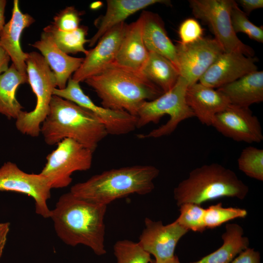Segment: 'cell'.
<instances>
[{"label":"cell","mask_w":263,"mask_h":263,"mask_svg":"<svg viewBox=\"0 0 263 263\" xmlns=\"http://www.w3.org/2000/svg\"><path fill=\"white\" fill-rule=\"evenodd\" d=\"M186 100L194 116L202 124L207 126H211L215 115L230 104L218 90L200 82L188 87Z\"/></svg>","instance_id":"obj_19"},{"label":"cell","mask_w":263,"mask_h":263,"mask_svg":"<svg viewBox=\"0 0 263 263\" xmlns=\"http://www.w3.org/2000/svg\"><path fill=\"white\" fill-rule=\"evenodd\" d=\"M260 258L258 251L248 247L241 252L230 263H260Z\"/></svg>","instance_id":"obj_35"},{"label":"cell","mask_w":263,"mask_h":263,"mask_svg":"<svg viewBox=\"0 0 263 263\" xmlns=\"http://www.w3.org/2000/svg\"><path fill=\"white\" fill-rule=\"evenodd\" d=\"M34 22L33 17L20 11L19 0H14L11 18L0 32V45L8 53L16 68L22 74H27L26 60L28 53L22 50L20 38L23 30Z\"/></svg>","instance_id":"obj_17"},{"label":"cell","mask_w":263,"mask_h":263,"mask_svg":"<svg viewBox=\"0 0 263 263\" xmlns=\"http://www.w3.org/2000/svg\"><path fill=\"white\" fill-rule=\"evenodd\" d=\"M180 215L175 221L188 230L202 232L206 229L204 223L205 209L201 205L187 203L179 206Z\"/></svg>","instance_id":"obj_31"},{"label":"cell","mask_w":263,"mask_h":263,"mask_svg":"<svg viewBox=\"0 0 263 263\" xmlns=\"http://www.w3.org/2000/svg\"><path fill=\"white\" fill-rule=\"evenodd\" d=\"M169 3L165 0H107L106 12L100 20L97 31L89 39V46H94L107 32L136 12L154 4Z\"/></svg>","instance_id":"obj_23"},{"label":"cell","mask_w":263,"mask_h":263,"mask_svg":"<svg viewBox=\"0 0 263 263\" xmlns=\"http://www.w3.org/2000/svg\"><path fill=\"white\" fill-rule=\"evenodd\" d=\"M231 19L233 29L236 34L243 33L253 40L263 42V26H258L252 23L235 1L231 11Z\"/></svg>","instance_id":"obj_32"},{"label":"cell","mask_w":263,"mask_h":263,"mask_svg":"<svg viewBox=\"0 0 263 263\" xmlns=\"http://www.w3.org/2000/svg\"><path fill=\"white\" fill-rule=\"evenodd\" d=\"M128 25L122 22L107 32L93 49L88 51L72 78L78 82L101 72L114 61Z\"/></svg>","instance_id":"obj_15"},{"label":"cell","mask_w":263,"mask_h":263,"mask_svg":"<svg viewBox=\"0 0 263 263\" xmlns=\"http://www.w3.org/2000/svg\"><path fill=\"white\" fill-rule=\"evenodd\" d=\"M239 169L247 176L263 181V150L248 146L241 151L237 160Z\"/></svg>","instance_id":"obj_28"},{"label":"cell","mask_w":263,"mask_h":263,"mask_svg":"<svg viewBox=\"0 0 263 263\" xmlns=\"http://www.w3.org/2000/svg\"><path fill=\"white\" fill-rule=\"evenodd\" d=\"M84 81L101 99L102 107L124 111L136 117L144 102L153 100L163 93L140 72L114 63Z\"/></svg>","instance_id":"obj_2"},{"label":"cell","mask_w":263,"mask_h":263,"mask_svg":"<svg viewBox=\"0 0 263 263\" xmlns=\"http://www.w3.org/2000/svg\"><path fill=\"white\" fill-rule=\"evenodd\" d=\"M41 53L55 74L56 88L64 89L71 75L80 67L84 58L69 56L61 50L50 35L43 32L40 39L31 45Z\"/></svg>","instance_id":"obj_18"},{"label":"cell","mask_w":263,"mask_h":263,"mask_svg":"<svg viewBox=\"0 0 263 263\" xmlns=\"http://www.w3.org/2000/svg\"><path fill=\"white\" fill-rule=\"evenodd\" d=\"M140 17L143 39L148 51L166 57L178 69L176 45L168 36L162 19L158 14L147 11H143Z\"/></svg>","instance_id":"obj_21"},{"label":"cell","mask_w":263,"mask_h":263,"mask_svg":"<svg viewBox=\"0 0 263 263\" xmlns=\"http://www.w3.org/2000/svg\"><path fill=\"white\" fill-rule=\"evenodd\" d=\"M149 52L143 39L140 17L128 27L113 63L120 67L140 72L146 63Z\"/></svg>","instance_id":"obj_20"},{"label":"cell","mask_w":263,"mask_h":263,"mask_svg":"<svg viewBox=\"0 0 263 263\" xmlns=\"http://www.w3.org/2000/svg\"><path fill=\"white\" fill-rule=\"evenodd\" d=\"M249 188L234 171L212 163L192 169L173 190L177 205L187 203L201 205L209 200L227 197L244 199Z\"/></svg>","instance_id":"obj_5"},{"label":"cell","mask_w":263,"mask_h":263,"mask_svg":"<svg viewBox=\"0 0 263 263\" xmlns=\"http://www.w3.org/2000/svg\"><path fill=\"white\" fill-rule=\"evenodd\" d=\"M6 3V0H0V32L5 25L4 12Z\"/></svg>","instance_id":"obj_39"},{"label":"cell","mask_w":263,"mask_h":263,"mask_svg":"<svg viewBox=\"0 0 263 263\" xmlns=\"http://www.w3.org/2000/svg\"><path fill=\"white\" fill-rule=\"evenodd\" d=\"M53 95L72 101L92 113L104 126L108 134H128L136 129L137 117L124 111L114 110L95 104L70 77L64 89L56 88Z\"/></svg>","instance_id":"obj_11"},{"label":"cell","mask_w":263,"mask_h":263,"mask_svg":"<svg viewBox=\"0 0 263 263\" xmlns=\"http://www.w3.org/2000/svg\"><path fill=\"white\" fill-rule=\"evenodd\" d=\"M178 34L180 39L179 42L183 45L188 44L203 37V29L196 19L188 18L180 25Z\"/></svg>","instance_id":"obj_34"},{"label":"cell","mask_w":263,"mask_h":263,"mask_svg":"<svg viewBox=\"0 0 263 263\" xmlns=\"http://www.w3.org/2000/svg\"><path fill=\"white\" fill-rule=\"evenodd\" d=\"M28 83L27 74L19 72L12 64L0 75V113L16 120L23 112V107L16 97V91L21 84Z\"/></svg>","instance_id":"obj_25"},{"label":"cell","mask_w":263,"mask_h":263,"mask_svg":"<svg viewBox=\"0 0 263 263\" xmlns=\"http://www.w3.org/2000/svg\"><path fill=\"white\" fill-rule=\"evenodd\" d=\"M117 263H152L150 255L137 243L120 240L113 246Z\"/></svg>","instance_id":"obj_30"},{"label":"cell","mask_w":263,"mask_h":263,"mask_svg":"<svg viewBox=\"0 0 263 263\" xmlns=\"http://www.w3.org/2000/svg\"><path fill=\"white\" fill-rule=\"evenodd\" d=\"M48 145L69 138L94 152L108 134L102 123L91 112L75 103L53 95L49 113L40 127Z\"/></svg>","instance_id":"obj_3"},{"label":"cell","mask_w":263,"mask_h":263,"mask_svg":"<svg viewBox=\"0 0 263 263\" xmlns=\"http://www.w3.org/2000/svg\"><path fill=\"white\" fill-rule=\"evenodd\" d=\"M230 104L242 107L263 101V72L255 71L217 89Z\"/></svg>","instance_id":"obj_22"},{"label":"cell","mask_w":263,"mask_h":263,"mask_svg":"<svg viewBox=\"0 0 263 263\" xmlns=\"http://www.w3.org/2000/svg\"><path fill=\"white\" fill-rule=\"evenodd\" d=\"M211 126L237 142L259 143L263 140L261 123L249 108L229 104L215 115Z\"/></svg>","instance_id":"obj_13"},{"label":"cell","mask_w":263,"mask_h":263,"mask_svg":"<svg viewBox=\"0 0 263 263\" xmlns=\"http://www.w3.org/2000/svg\"><path fill=\"white\" fill-rule=\"evenodd\" d=\"M159 169L151 165L111 169L73 185L70 192L94 203L106 205L133 194L146 195L154 188Z\"/></svg>","instance_id":"obj_4"},{"label":"cell","mask_w":263,"mask_h":263,"mask_svg":"<svg viewBox=\"0 0 263 263\" xmlns=\"http://www.w3.org/2000/svg\"><path fill=\"white\" fill-rule=\"evenodd\" d=\"M152 263H156L154 261L152 260ZM162 263H181L179 260L177 256L175 255L174 257L171 259L168 260L165 262Z\"/></svg>","instance_id":"obj_40"},{"label":"cell","mask_w":263,"mask_h":263,"mask_svg":"<svg viewBox=\"0 0 263 263\" xmlns=\"http://www.w3.org/2000/svg\"><path fill=\"white\" fill-rule=\"evenodd\" d=\"M247 215L246 209L239 207H224L222 203L211 205L205 209L204 223L206 229H213L229 221L244 218Z\"/></svg>","instance_id":"obj_29"},{"label":"cell","mask_w":263,"mask_h":263,"mask_svg":"<svg viewBox=\"0 0 263 263\" xmlns=\"http://www.w3.org/2000/svg\"><path fill=\"white\" fill-rule=\"evenodd\" d=\"M244 234V229L240 225L227 224L221 236L222 245L214 252L191 263H230L238 254L249 247V239Z\"/></svg>","instance_id":"obj_24"},{"label":"cell","mask_w":263,"mask_h":263,"mask_svg":"<svg viewBox=\"0 0 263 263\" xmlns=\"http://www.w3.org/2000/svg\"><path fill=\"white\" fill-rule=\"evenodd\" d=\"M10 57L6 51L0 45V75L9 68Z\"/></svg>","instance_id":"obj_38"},{"label":"cell","mask_w":263,"mask_h":263,"mask_svg":"<svg viewBox=\"0 0 263 263\" xmlns=\"http://www.w3.org/2000/svg\"><path fill=\"white\" fill-rule=\"evenodd\" d=\"M52 188L41 173H26L12 162L5 163L0 168V191H12L31 197L35 201L36 213L49 218L51 212L47 202L51 197Z\"/></svg>","instance_id":"obj_10"},{"label":"cell","mask_w":263,"mask_h":263,"mask_svg":"<svg viewBox=\"0 0 263 263\" xmlns=\"http://www.w3.org/2000/svg\"><path fill=\"white\" fill-rule=\"evenodd\" d=\"M57 145L47 155L40 173L52 188L67 187L72 181L71 175L74 172L89 170L93 162L94 152L74 140L66 138Z\"/></svg>","instance_id":"obj_9"},{"label":"cell","mask_w":263,"mask_h":263,"mask_svg":"<svg viewBox=\"0 0 263 263\" xmlns=\"http://www.w3.org/2000/svg\"><path fill=\"white\" fill-rule=\"evenodd\" d=\"M188 86L187 81L180 75L172 89L140 105L136 115L137 128L150 122L157 123L166 114L169 115V119L165 124L147 134H138V138H159L170 135L182 121L195 116L186 100Z\"/></svg>","instance_id":"obj_6"},{"label":"cell","mask_w":263,"mask_h":263,"mask_svg":"<svg viewBox=\"0 0 263 263\" xmlns=\"http://www.w3.org/2000/svg\"><path fill=\"white\" fill-rule=\"evenodd\" d=\"M145 224L138 243L155 257L156 263H162L173 258L177 243L188 232L175 221L164 225L161 221H154L146 218Z\"/></svg>","instance_id":"obj_14"},{"label":"cell","mask_w":263,"mask_h":263,"mask_svg":"<svg viewBox=\"0 0 263 263\" xmlns=\"http://www.w3.org/2000/svg\"><path fill=\"white\" fill-rule=\"evenodd\" d=\"M107 206L78 197L70 191L62 194L50 218L58 238L72 246L81 244L97 255L106 253L104 217Z\"/></svg>","instance_id":"obj_1"},{"label":"cell","mask_w":263,"mask_h":263,"mask_svg":"<svg viewBox=\"0 0 263 263\" xmlns=\"http://www.w3.org/2000/svg\"><path fill=\"white\" fill-rule=\"evenodd\" d=\"M26 73L33 93L36 97V105L29 112L23 111L16 119V127L21 133L37 137L40 127L46 118L54 89L56 88L53 72L39 53H28L26 60Z\"/></svg>","instance_id":"obj_7"},{"label":"cell","mask_w":263,"mask_h":263,"mask_svg":"<svg viewBox=\"0 0 263 263\" xmlns=\"http://www.w3.org/2000/svg\"><path fill=\"white\" fill-rule=\"evenodd\" d=\"M80 15V13L74 7H67L56 14L52 24L62 31H73L79 26Z\"/></svg>","instance_id":"obj_33"},{"label":"cell","mask_w":263,"mask_h":263,"mask_svg":"<svg viewBox=\"0 0 263 263\" xmlns=\"http://www.w3.org/2000/svg\"><path fill=\"white\" fill-rule=\"evenodd\" d=\"M10 227V224L9 222L0 223V258L7 242Z\"/></svg>","instance_id":"obj_37"},{"label":"cell","mask_w":263,"mask_h":263,"mask_svg":"<svg viewBox=\"0 0 263 263\" xmlns=\"http://www.w3.org/2000/svg\"><path fill=\"white\" fill-rule=\"evenodd\" d=\"M43 31L49 34L58 47L67 54L81 52L86 55L88 52L84 47V44L89 41L86 38L88 32L86 26H79L75 30L64 31L51 24Z\"/></svg>","instance_id":"obj_27"},{"label":"cell","mask_w":263,"mask_h":263,"mask_svg":"<svg viewBox=\"0 0 263 263\" xmlns=\"http://www.w3.org/2000/svg\"><path fill=\"white\" fill-rule=\"evenodd\" d=\"M257 58L236 52H223L200 78V83L215 89L258 70Z\"/></svg>","instance_id":"obj_16"},{"label":"cell","mask_w":263,"mask_h":263,"mask_svg":"<svg viewBox=\"0 0 263 263\" xmlns=\"http://www.w3.org/2000/svg\"><path fill=\"white\" fill-rule=\"evenodd\" d=\"M188 2L194 16L208 25L224 52L254 56L253 49L243 43L233 29L231 11L235 0H189Z\"/></svg>","instance_id":"obj_8"},{"label":"cell","mask_w":263,"mask_h":263,"mask_svg":"<svg viewBox=\"0 0 263 263\" xmlns=\"http://www.w3.org/2000/svg\"><path fill=\"white\" fill-rule=\"evenodd\" d=\"M237 3L243 7L244 12L247 15L257 9L263 7V0H239Z\"/></svg>","instance_id":"obj_36"},{"label":"cell","mask_w":263,"mask_h":263,"mask_svg":"<svg viewBox=\"0 0 263 263\" xmlns=\"http://www.w3.org/2000/svg\"><path fill=\"white\" fill-rule=\"evenodd\" d=\"M177 68L188 86L197 83L216 59L224 52L215 38L202 37L183 45H176Z\"/></svg>","instance_id":"obj_12"},{"label":"cell","mask_w":263,"mask_h":263,"mask_svg":"<svg viewBox=\"0 0 263 263\" xmlns=\"http://www.w3.org/2000/svg\"><path fill=\"white\" fill-rule=\"evenodd\" d=\"M140 73L163 93L172 89L180 76L178 69L169 60L153 52H149Z\"/></svg>","instance_id":"obj_26"}]
</instances>
